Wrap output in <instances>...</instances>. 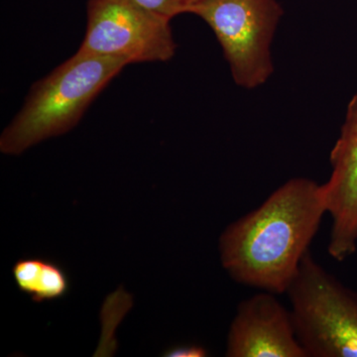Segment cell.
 <instances>
[{"label": "cell", "instance_id": "obj_1", "mask_svg": "<svg viewBox=\"0 0 357 357\" xmlns=\"http://www.w3.org/2000/svg\"><path fill=\"white\" fill-rule=\"evenodd\" d=\"M325 215L323 185L290 178L223 230L218 241L223 269L241 285L287 293Z\"/></svg>", "mask_w": 357, "mask_h": 357}, {"label": "cell", "instance_id": "obj_2", "mask_svg": "<svg viewBox=\"0 0 357 357\" xmlns=\"http://www.w3.org/2000/svg\"><path fill=\"white\" fill-rule=\"evenodd\" d=\"M128 63L77 51L32 86L22 109L4 129L0 151L20 155L42 141L67 133Z\"/></svg>", "mask_w": 357, "mask_h": 357}, {"label": "cell", "instance_id": "obj_3", "mask_svg": "<svg viewBox=\"0 0 357 357\" xmlns=\"http://www.w3.org/2000/svg\"><path fill=\"white\" fill-rule=\"evenodd\" d=\"M307 357H357V292L307 252L287 291Z\"/></svg>", "mask_w": 357, "mask_h": 357}, {"label": "cell", "instance_id": "obj_4", "mask_svg": "<svg viewBox=\"0 0 357 357\" xmlns=\"http://www.w3.org/2000/svg\"><path fill=\"white\" fill-rule=\"evenodd\" d=\"M215 33L234 81L253 89L274 72L271 44L283 9L277 0H199L188 9Z\"/></svg>", "mask_w": 357, "mask_h": 357}, {"label": "cell", "instance_id": "obj_5", "mask_svg": "<svg viewBox=\"0 0 357 357\" xmlns=\"http://www.w3.org/2000/svg\"><path fill=\"white\" fill-rule=\"evenodd\" d=\"M170 22L134 0H89L79 52L121 59L128 65L166 62L177 47Z\"/></svg>", "mask_w": 357, "mask_h": 357}, {"label": "cell", "instance_id": "obj_6", "mask_svg": "<svg viewBox=\"0 0 357 357\" xmlns=\"http://www.w3.org/2000/svg\"><path fill=\"white\" fill-rule=\"evenodd\" d=\"M330 163V178L321 185L326 215L332 218L328 252L342 262L357 250V93L347 107Z\"/></svg>", "mask_w": 357, "mask_h": 357}, {"label": "cell", "instance_id": "obj_7", "mask_svg": "<svg viewBox=\"0 0 357 357\" xmlns=\"http://www.w3.org/2000/svg\"><path fill=\"white\" fill-rule=\"evenodd\" d=\"M227 357H307L292 314L276 294L260 291L237 307L227 340Z\"/></svg>", "mask_w": 357, "mask_h": 357}, {"label": "cell", "instance_id": "obj_8", "mask_svg": "<svg viewBox=\"0 0 357 357\" xmlns=\"http://www.w3.org/2000/svg\"><path fill=\"white\" fill-rule=\"evenodd\" d=\"M13 274L18 289L35 303L62 299L70 291L69 275L64 268L45 258L20 259L14 264Z\"/></svg>", "mask_w": 357, "mask_h": 357}, {"label": "cell", "instance_id": "obj_9", "mask_svg": "<svg viewBox=\"0 0 357 357\" xmlns=\"http://www.w3.org/2000/svg\"><path fill=\"white\" fill-rule=\"evenodd\" d=\"M141 6L152 13L172 20L182 13H188V3L185 0H134Z\"/></svg>", "mask_w": 357, "mask_h": 357}, {"label": "cell", "instance_id": "obj_10", "mask_svg": "<svg viewBox=\"0 0 357 357\" xmlns=\"http://www.w3.org/2000/svg\"><path fill=\"white\" fill-rule=\"evenodd\" d=\"M163 356L166 357H206L208 356V351L203 345L189 344L170 347L164 352Z\"/></svg>", "mask_w": 357, "mask_h": 357}, {"label": "cell", "instance_id": "obj_11", "mask_svg": "<svg viewBox=\"0 0 357 357\" xmlns=\"http://www.w3.org/2000/svg\"><path fill=\"white\" fill-rule=\"evenodd\" d=\"M188 3V9H189V7L192 6V4L196 3L197 1H199V0H185Z\"/></svg>", "mask_w": 357, "mask_h": 357}]
</instances>
